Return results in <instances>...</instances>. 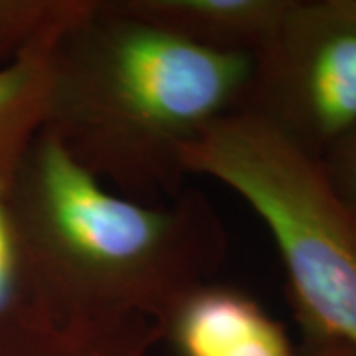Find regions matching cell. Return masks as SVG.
<instances>
[{"mask_svg":"<svg viewBox=\"0 0 356 356\" xmlns=\"http://www.w3.org/2000/svg\"><path fill=\"white\" fill-rule=\"evenodd\" d=\"M18 287L60 318H149L161 329L226 261L228 232L214 204L184 191L161 204L107 188L40 133L4 200Z\"/></svg>","mask_w":356,"mask_h":356,"instance_id":"obj_1","label":"cell"},{"mask_svg":"<svg viewBox=\"0 0 356 356\" xmlns=\"http://www.w3.org/2000/svg\"><path fill=\"white\" fill-rule=\"evenodd\" d=\"M252 54H222L115 13L105 0L58 40L44 133L77 165L137 202L182 194V151L240 111Z\"/></svg>","mask_w":356,"mask_h":356,"instance_id":"obj_2","label":"cell"},{"mask_svg":"<svg viewBox=\"0 0 356 356\" xmlns=\"http://www.w3.org/2000/svg\"><path fill=\"white\" fill-rule=\"evenodd\" d=\"M182 168L222 182L266 222L301 334L356 346V218L323 161L255 115L234 111L182 151Z\"/></svg>","mask_w":356,"mask_h":356,"instance_id":"obj_3","label":"cell"},{"mask_svg":"<svg viewBox=\"0 0 356 356\" xmlns=\"http://www.w3.org/2000/svg\"><path fill=\"white\" fill-rule=\"evenodd\" d=\"M240 111L325 159L356 129V0H289Z\"/></svg>","mask_w":356,"mask_h":356,"instance_id":"obj_4","label":"cell"},{"mask_svg":"<svg viewBox=\"0 0 356 356\" xmlns=\"http://www.w3.org/2000/svg\"><path fill=\"white\" fill-rule=\"evenodd\" d=\"M163 341L177 356H297L285 327L252 295L214 281L170 313Z\"/></svg>","mask_w":356,"mask_h":356,"instance_id":"obj_5","label":"cell"},{"mask_svg":"<svg viewBox=\"0 0 356 356\" xmlns=\"http://www.w3.org/2000/svg\"><path fill=\"white\" fill-rule=\"evenodd\" d=\"M115 13L222 54H259L289 0H105Z\"/></svg>","mask_w":356,"mask_h":356,"instance_id":"obj_6","label":"cell"},{"mask_svg":"<svg viewBox=\"0 0 356 356\" xmlns=\"http://www.w3.org/2000/svg\"><path fill=\"white\" fill-rule=\"evenodd\" d=\"M161 341L149 318H60L30 303L0 313V356H151Z\"/></svg>","mask_w":356,"mask_h":356,"instance_id":"obj_7","label":"cell"},{"mask_svg":"<svg viewBox=\"0 0 356 356\" xmlns=\"http://www.w3.org/2000/svg\"><path fill=\"white\" fill-rule=\"evenodd\" d=\"M67 28L54 32L50 36H44L32 46H28L22 54H18L14 60L0 65V198L2 200L8 198L26 156L40 137V133L44 131L48 103H50L54 50Z\"/></svg>","mask_w":356,"mask_h":356,"instance_id":"obj_8","label":"cell"},{"mask_svg":"<svg viewBox=\"0 0 356 356\" xmlns=\"http://www.w3.org/2000/svg\"><path fill=\"white\" fill-rule=\"evenodd\" d=\"M89 0H0V65L86 13Z\"/></svg>","mask_w":356,"mask_h":356,"instance_id":"obj_9","label":"cell"},{"mask_svg":"<svg viewBox=\"0 0 356 356\" xmlns=\"http://www.w3.org/2000/svg\"><path fill=\"white\" fill-rule=\"evenodd\" d=\"M323 166L334 192L356 218V129L323 159Z\"/></svg>","mask_w":356,"mask_h":356,"instance_id":"obj_10","label":"cell"},{"mask_svg":"<svg viewBox=\"0 0 356 356\" xmlns=\"http://www.w3.org/2000/svg\"><path fill=\"white\" fill-rule=\"evenodd\" d=\"M18 289V254L6 202L0 198V313L14 303Z\"/></svg>","mask_w":356,"mask_h":356,"instance_id":"obj_11","label":"cell"},{"mask_svg":"<svg viewBox=\"0 0 356 356\" xmlns=\"http://www.w3.org/2000/svg\"><path fill=\"white\" fill-rule=\"evenodd\" d=\"M297 356H356V346L339 339L303 337L297 346Z\"/></svg>","mask_w":356,"mask_h":356,"instance_id":"obj_12","label":"cell"}]
</instances>
